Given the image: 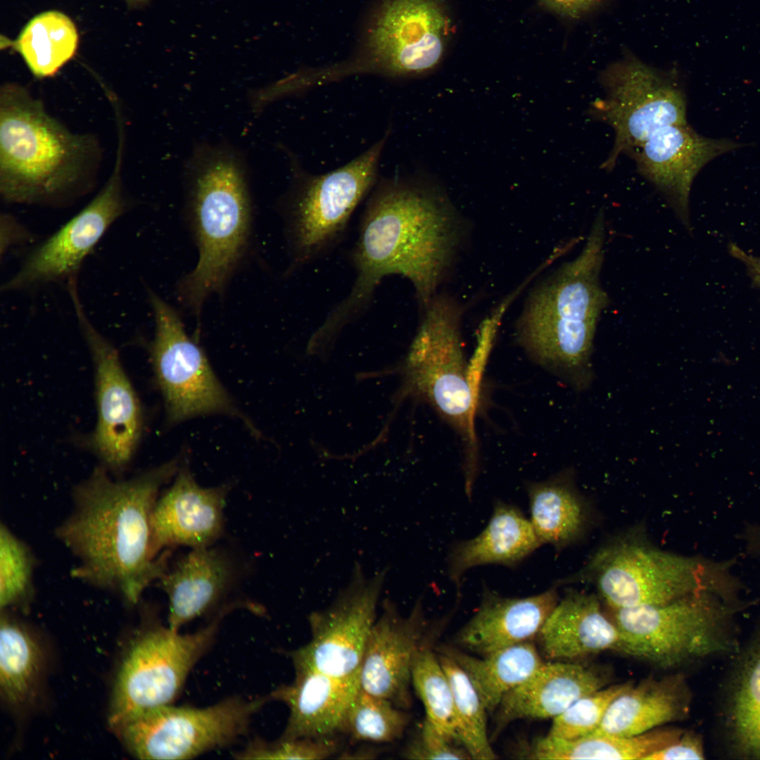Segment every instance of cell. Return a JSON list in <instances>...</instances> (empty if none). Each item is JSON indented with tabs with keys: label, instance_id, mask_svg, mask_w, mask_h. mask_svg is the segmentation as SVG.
Masks as SVG:
<instances>
[{
	"label": "cell",
	"instance_id": "obj_23",
	"mask_svg": "<svg viewBox=\"0 0 760 760\" xmlns=\"http://www.w3.org/2000/svg\"><path fill=\"white\" fill-rule=\"evenodd\" d=\"M360 689V672L336 677L295 670L293 681L268 697L285 704L289 716L281 739L334 736L341 731L348 707Z\"/></svg>",
	"mask_w": 760,
	"mask_h": 760
},
{
	"label": "cell",
	"instance_id": "obj_37",
	"mask_svg": "<svg viewBox=\"0 0 760 760\" xmlns=\"http://www.w3.org/2000/svg\"><path fill=\"white\" fill-rule=\"evenodd\" d=\"M37 559L28 545L4 523L0 525V607L26 608L35 593Z\"/></svg>",
	"mask_w": 760,
	"mask_h": 760
},
{
	"label": "cell",
	"instance_id": "obj_31",
	"mask_svg": "<svg viewBox=\"0 0 760 760\" xmlns=\"http://www.w3.org/2000/svg\"><path fill=\"white\" fill-rule=\"evenodd\" d=\"M565 473L526 484L531 525L542 545L558 551L579 540L588 521L585 503Z\"/></svg>",
	"mask_w": 760,
	"mask_h": 760
},
{
	"label": "cell",
	"instance_id": "obj_6",
	"mask_svg": "<svg viewBox=\"0 0 760 760\" xmlns=\"http://www.w3.org/2000/svg\"><path fill=\"white\" fill-rule=\"evenodd\" d=\"M735 557L716 560L661 550L631 536L602 547L586 574L607 607L664 604L698 592L740 604L745 589L734 573Z\"/></svg>",
	"mask_w": 760,
	"mask_h": 760
},
{
	"label": "cell",
	"instance_id": "obj_39",
	"mask_svg": "<svg viewBox=\"0 0 760 760\" xmlns=\"http://www.w3.org/2000/svg\"><path fill=\"white\" fill-rule=\"evenodd\" d=\"M339 742L334 736L281 739L268 743L255 740L235 754L240 759L322 760L338 752Z\"/></svg>",
	"mask_w": 760,
	"mask_h": 760
},
{
	"label": "cell",
	"instance_id": "obj_27",
	"mask_svg": "<svg viewBox=\"0 0 760 760\" xmlns=\"http://www.w3.org/2000/svg\"><path fill=\"white\" fill-rule=\"evenodd\" d=\"M542 545L529 519L517 507L497 500L486 527L476 537L456 542L447 557L450 581L460 592L470 569L486 564L514 568Z\"/></svg>",
	"mask_w": 760,
	"mask_h": 760
},
{
	"label": "cell",
	"instance_id": "obj_29",
	"mask_svg": "<svg viewBox=\"0 0 760 760\" xmlns=\"http://www.w3.org/2000/svg\"><path fill=\"white\" fill-rule=\"evenodd\" d=\"M684 729L660 726L633 736L591 733L566 740L546 735L522 743L517 757L528 759H642L677 740Z\"/></svg>",
	"mask_w": 760,
	"mask_h": 760
},
{
	"label": "cell",
	"instance_id": "obj_12",
	"mask_svg": "<svg viewBox=\"0 0 760 760\" xmlns=\"http://www.w3.org/2000/svg\"><path fill=\"white\" fill-rule=\"evenodd\" d=\"M270 700L232 697L203 707H156L114 730L139 759H190L227 747L245 735L253 716Z\"/></svg>",
	"mask_w": 760,
	"mask_h": 760
},
{
	"label": "cell",
	"instance_id": "obj_35",
	"mask_svg": "<svg viewBox=\"0 0 760 760\" xmlns=\"http://www.w3.org/2000/svg\"><path fill=\"white\" fill-rule=\"evenodd\" d=\"M428 638L417 649L412 665V685L422 700L426 718L448 738L459 741L452 690Z\"/></svg>",
	"mask_w": 760,
	"mask_h": 760
},
{
	"label": "cell",
	"instance_id": "obj_9",
	"mask_svg": "<svg viewBox=\"0 0 760 760\" xmlns=\"http://www.w3.org/2000/svg\"><path fill=\"white\" fill-rule=\"evenodd\" d=\"M387 137L340 168L296 181L284 208L290 273L326 255L341 241L353 213L374 184Z\"/></svg>",
	"mask_w": 760,
	"mask_h": 760
},
{
	"label": "cell",
	"instance_id": "obj_28",
	"mask_svg": "<svg viewBox=\"0 0 760 760\" xmlns=\"http://www.w3.org/2000/svg\"><path fill=\"white\" fill-rule=\"evenodd\" d=\"M692 692L681 673L650 676L616 697L593 733L633 736L690 714Z\"/></svg>",
	"mask_w": 760,
	"mask_h": 760
},
{
	"label": "cell",
	"instance_id": "obj_14",
	"mask_svg": "<svg viewBox=\"0 0 760 760\" xmlns=\"http://www.w3.org/2000/svg\"><path fill=\"white\" fill-rule=\"evenodd\" d=\"M156 322L152 360L169 417L179 421L232 406L201 349L185 331L176 310L150 291Z\"/></svg>",
	"mask_w": 760,
	"mask_h": 760
},
{
	"label": "cell",
	"instance_id": "obj_4",
	"mask_svg": "<svg viewBox=\"0 0 760 760\" xmlns=\"http://www.w3.org/2000/svg\"><path fill=\"white\" fill-rule=\"evenodd\" d=\"M603 215L581 255L530 293L516 325L519 345L536 364L577 391L593 379V340L608 297L600 285L604 239Z\"/></svg>",
	"mask_w": 760,
	"mask_h": 760
},
{
	"label": "cell",
	"instance_id": "obj_41",
	"mask_svg": "<svg viewBox=\"0 0 760 760\" xmlns=\"http://www.w3.org/2000/svg\"><path fill=\"white\" fill-rule=\"evenodd\" d=\"M703 739L693 730H684L680 737L673 743L655 751L644 760L704 759Z\"/></svg>",
	"mask_w": 760,
	"mask_h": 760
},
{
	"label": "cell",
	"instance_id": "obj_32",
	"mask_svg": "<svg viewBox=\"0 0 760 760\" xmlns=\"http://www.w3.org/2000/svg\"><path fill=\"white\" fill-rule=\"evenodd\" d=\"M44 656L38 640L24 625L1 610L0 692L15 708L34 700L44 670Z\"/></svg>",
	"mask_w": 760,
	"mask_h": 760
},
{
	"label": "cell",
	"instance_id": "obj_1",
	"mask_svg": "<svg viewBox=\"0 0 760 760\" xmlns=\"http://www.w3.org/2000/svg\"><path fill=\"white\" fill-rule=\"evenodd\" d=\"M460 239L457 215L438 192L403 180L381 183L367 201L351 253L353 284L318 331L334 340L365 312L390 275L412 284L423 310L436 294Z\"/></svg>",
	"mask_w": 760,
	"mask_h": 760
},
{
	"label": "cell",
	"instance_id": "obj_18",
	"mask_svg": "<svg viewBox=\"0 0 760 760\" xmlns=\"http://www.w3.org/2000/svg\"><path fill=\"white\" fill-rule=\"evenodd\" d=\"M426 620L419 599L410 614L401 616L388 600L369 633L360 669V687L367 692L407 709L411 707L412 665L426 639Z\"/></svg>",
	"mask_w": 760,
	"mask_h": 760
},
{
	"label": "cell",
	"instance_id": "obj_13",
	"mask_svg": "<svg viewBox=\"0 0 760 760\" xmlns=\"http://www.w3.org/2000/svg\"><path fill=\"white\" fill-rule=\"evenodd\" d=\"M387 571L367 578L361 566L355 563L348 585L334 602L310 614L309 642L290 653L295 670L336 677L360 672Z\"/></svg>",
	"mask_w": 760,
	"mask_h": 760
},
{
	"label": "cell",
	"instance_id": "obj_33",
	"mask_svg": "<svg viewBox=\"0 0 760 760\" xmlns=\"http://www.w3.org/2000/svg\"><path fill=\"white\" fill-rule=\"evenodd\" d=\"M79 42L77 27L58 11L42 12L23 27L13 46L38 78L53 76L75 55Z\"/></svg>",
	"mask_w": 760,
	"mask_h": 760
},
{
	"label": "cell",
	"instance_id": "obj_34",
	"mask_svg": "<svg viewBox=\"0 0 760 760\" xmlns=\"http://www.w3.org/2000/svg\"><path fill=\"white\" fill-rule=\"evenodd\" d=\"M436 654L452 690L460 742L471 759H497L488 734V712L479 693L467 675L453 659L439 652Z\"/></svg>",
	"mask_w": 760,
	"mask_h": 760
},
{
	"label": "cell",
	"instance_id": "obj_42",
	"mask_svg": "<svg viewBox=\"0 0 760 760\" xmlns=\"http://www.w3.org/2000/svg\"><path fill=\"white\" fill-rule=\"evenodd\" d=\"M607 0H541L550 10L569 18H580Z\"/></svg>",
	"mask_w": 760,
	"mask_h": 760
},
{
	"label": "cell",
	"instance_id": "obj_7",
	"mask_svg": "<svg viewBox=\"0 0 760 760\" xmlns=\"http://www.w3.org/2000/svg\"><path fill=\"white\" fill-rule=\"evenodd\" d=\"M749 606L698 592L661 604L607 607V614L619 633L617 652L668 669L735 653V617Z\"/></svg>",
	"mask_w": 760,
	"mask_h": 760
},
{
	"label": "cell",
	"instance_id": "obj_20",
	"mask_svg": "<svg viewBox=\"0 0 760 760\" xmlns=\"http://www.w3.org/2000/svg\"><path fill=\"white\" fill-rule=\"evenodd\" d=\"M740 146L702 137L688 124L672 125L657 129L627 154L635 160L640 174L663 193L686 220L695 177L711 159Z\"/></svg>",
	"mask_w": 760,
	"mask_h": 760
},
{
	"label": "cell",
	"instance_id": "obj_5",
	"mask_svg": "<svg viewBox=\"0 0 760 760\" xmlns=\"http://www.w3.org/2000/svg\"><path fill=\"white\" fill-rule=\"evenodd\" d=\"M186 175L187 210L199 255L177 293L198 315L207 298L224 289L246 251L251 206L241 159L229 147L198 146Z\"/></svg>",
	"mask_w": 760,
	"mask_h": 760
},
{
	"label": "cell",
	"instance_id": "obj_45",
	"mask_svg": "<svg viewBox=\"0 0 760 760\" xmlns=\"http://www.w3.org/2000/svg\"><path fill=\"white\" fill-rule=\"evenodd\" d=\"M740 538L743 541L747 555L760 557V524H747L740 533Z\"/></svg>",
	"mask_w": 760,
	"mask_h": 760
},
{
	"label": "cell",
	"instance_id": "obj_36",
	"mask_svg": "<svg viewBox=\"0 0 760 760\" xmlns=\"http://www.w3.org/2000/svg\"><path fill=\"white\" fill-rule=\"evenodd\" d=\"M410 715L391 701L361 688L350 703L341 731L354 741L391 742L400 738Z\"/></svg>",
	"mask_w": 760,
	"mask_h": 760
},
{
	"label": "cell",
	"instance_id": "obj_3",
	"mask_svg": "<svg viewBox=\"0 0 760 760\" xmlns=\"http://www.w3.org/2000/svg\"><path fill=\"white\" fill-rule=\"evenodd\" d=\"M96 137L74 134L20 84L0 90V193L8 203L58 206L94 186Z\"/></svg>",
	"mask_w": 760,
	"mask_h": 760
},
{
	"label": "cell",
	"instance_id": "obj_25",
	"mask_svg": "<svg viewBox=\"0 0 760 760\" xmlns=\"http://www.w3.org/2000/svg\"><path fill=\"white\" fill-rule=\"evenodd\" d=\"M536 639L542 657L550 661H566L609 650L616 651L619 633L595 594L569 590Z\"/></svg>",
	"mask_w": 760,
	"mask_h": 760
},
{
	"label": "cell",
	"instance_id": "obj_40",
	"mask_svg": "<svg viewBox=\"0 0 760 760\" xmlns=\"http://www.w3.org/2000/svg\"><path fill=\"white\" fill-rule=\"evenodd\" d=\"M403 754L409 759H471L461 744L438 732L426 718Z\"/></svg>",
	"mask_w": 760,
	"mask_h": 760
},
{
	"label": "cell",
	"instance_id": "obj_15",
	"mask_svg": "<svg viewBox=\"0 0 760 760\" xmlns=\"http://www.w3.org/2000/svg\"><path fill=\"white\" fill-rule=\"evenodd\" d=\"M123 146L124 137H119L115 166L102 190L35 248L2 290H28L77 275L84 258L127 208L121 179Z\"/></svg>",
	"mask_w": 760,
	"mask_h": 760
},
{
	"label": "cell",
	"instance_id": "obj_22",
	"mask_svg": "<svg viewBox=\"0 0 760 760\" xmlns=\"http://www.w3.org/2000/svg\"><path fill=\"white\" fill-rule=\"evenodd\" d=\"M604 670L580 663L549 661L527 680L507 692L493 713L491 739L521 719L554 718L581 697L604 688Z\"/></svg>",
	"mask_w": 760,
	"mask_h": 760
},
{
	"label": "cell",
	"instance_id": "obj_19",
	"mask_svg": "<svg viewBox=\"0 0 760 760\" xmlns=\"http://www.w3.org/2000/svg\"><path fill=\"white\" fill-rule=\"evenodd\" d=\"M228 488L201 486L186 469L158 496L151 515L153 557L177 546H213L224 531Z\"/></svg>",
	"mask_w": 760,
	"mask_h": 760
},
{
	"label": "cell",
	"instance_id": "obj_10",
	"mask_svg": "<svg viewBox=\"0 0 760 760\" xmlns=\"http://www.w3.org/2000/svg\"><path fill=\"white\" fill-rule=\"evenodd\" d=\"M221 618L188 634L154 626L131 642L114 683L108 717L113 730L142 712L172 704L213 644Z\"/></svg>",
	"mask_w": 760,
	"mask_h": 760
},
{
	"label": "cell",
	"instance_id": "obj_44",
	"mask_svg": "<svg viewBox=\"0 0 760 760\" xmlns=\"http://www.w3.org/2000/svg\"><path fill=\"white\" fill-rule=\"evenodd\" d=\"M729 253L732 256L743 262L754 284L760 288V258L747 254L735 243H730Z\"/></svg>",
	"mask_w": 760,
	"mask_h": 760
},
{
	"label": "cell",
	"instance_id": "obj_8",
	"mask_svg": "<svg viewBox=\"0 0 760 760\" xmlns=\"http://www.w3.org/2000/svg\"><path fill=\"white\" fill-rule=\"evenodd\" d=\"M462 308L450 296L436 294L422 319L405 364L406 388L426 402L460 438L464 468H479L474 428L478 392L462 343Z\"/></svg>",
	"mask_w": 760,
	"mask_h": 760
},
{
	"label": "cell",
	"instance_id": "obj_26",
	"mask_svg": "<svg viewBox=\"0 0 760 760\" xmlns=\"http://www.w3.org/2000/svg\"><path fill=\"white\" fill-rule=\"evenodd\" d=\"M723 686L719 716L726 753L760 759V626L740 647Z\"/></svg>",
	"mask_w": 760,
	"mask_h": 760
},
{
	"label": "cell",
	"instance_id": "obj_2",
	"mask_svg": "<svg viewBox=\"0 0 760 760\" xmlns=\"http://www.w3.org/2000/svg\"><path fill=\"white\" fill-rule=\"evenodd\" d=\"M177 470L171 461L132 479L114 480L96 467L74 486L72 511L54 535L75 557L70 575L114 593L128 604L169 568L171 550L153 557L151 515L162 486Z\"/></svg>",
	"mask_w": 760,
	"mask_h": 760
},
{
	"label": "cell",
	"instance_id": "obj_43",
	"mask_svg": "<svg viewBox=\"0 0 760 760\" xmlns=\"http://www.w3.org/2000/svg\"><path fill=\"white\" fill-rule=\"evenodd\" d=\"M1 253L11 245L18 244L28 239L29 232L8 215L1 217Z\"/></svg>",
	"mask_w": 760,
	"mask_h": 760
},
{
	"label": "cell",
	"instance_id": "obj_30",
	"mask_svg": "<svg viewBox=\"0 0 760 760\" xmlns=\"http://www.w3.org/2000/svg\"><path fill=\"white\" fill-rule=\"evenodd\" d=\"M453 659L465 672L488 714H493L502 697L533 676L545 663L533 641L476 656L454 645L436 648Z\"/></svg>",
	"mask_w": 760,
	"mask_h": 760
},
{
	"label": "cell",
	"instance_id": "obj_38",
	"mask_svg": "<svg viewBox=\"0 0 760 760\" xmlns=\"http://www.w3.org/2000/svg\"><path fill=\"white\" fill-rule=\"evenodd\" d=\"M633 685V681L618 683L581 697L552 719L547 735L574 740L593 733L599 727L612 702Z\"/></svg>",
	"mask_w": 760,
	"mask_h": 760
},
{
	"label": "cell",
	"instance_id": "obj_46",
	"mask_svg": "<svg viewBox=\"0 0 760 760\" xmlns=\"http://www.w3.org/2000/svg\"><path fill=\"white\" fill-rule=\"evenodd\" d=\"M150 0H125L127 5L131 8H141L149 1Z\"/></svg>",
	"mask_w": 760,
	"mask_h": 760
},
{
	"label": "cell",
	"instance_id": "obj_11",
	"mask_svg": "<svg viewBox=\"0 0 760 760\" xmlns=\"http://www.w3.org/2000/svg\"><path fill=\"white\" fill-rule=\"evenodd\" d=\"M600 81L604 95L592 103L590 111L615 134L602 169L612 170L622 153L640 146L657 129L688 124L685 96L670 72L628 55L606 68Z\"/></svg>",
	"mask_w": 760,
	"mask_h": 760
},
{
	"label": "cell",
	"instance_id": "obj_24",
	"mask_svg": "<svg viewBox=\"0 0 760 760\" xmlns=\"http://www.w3.org/2000/svg\"><path fill=\"white\" fill-rule=\"evenodd\" d=\"M236 576V564L224 550L191 549L159 580L168 598L169 628L179 631L211 610L229 591Z\"/></svg>",
	"mask_w": 760,
	"mask_h": 760
},
{
	"label": "cell",
	"instance_id": "obj_21",
	"mask_svg": "<svg viewBox=\"0 0 760 760\" xmlns=\"http://www.w3.org/2000/svg\"><path fill=\"white\" fill-rule=\"evenodd\" d=\"M559 599L557 586L524 597L502 596L485 587L478 609L455 635L454 646L482 657L533 641Z\"/></svg>",
	"mask_w": 760,
	"mask_h": 760
},
{
	"label": "cell",
	"instance_id": "obj_17",
	"mask_svg": "<svg viewBox=\"0 0 760 760\" xmlns=\"http://www.w3.org/2000/svg\"><path fill=\"white\" fill-rule=\"evenodd\" d=\"M68 292L95 363L98 422L91 444L104 464L120 473L129 464L139 437V402L117 351L87 317L77 286Z\"/></svg>",
	"mask_w": 760,
	"mask_h": 760
},
{
	"label": "cell",
	"instance_id": "obj_16",
	"mask_svg": "<svg viewBox=\"0 0 760 760\" xmlns=\"http://www.w3.org/2000/svg\"><path fill=\"white\" fill-rule=\"evenodd\" d=\"M446 28L437 0H385L367 36V68L391 76L430 70L442 57Z\"/></svg>",
	"mask_w": 760,
	"mask_h": 760
}]
</instances>
